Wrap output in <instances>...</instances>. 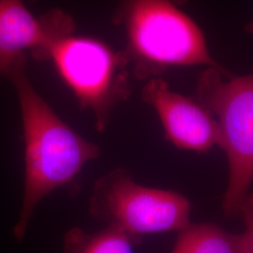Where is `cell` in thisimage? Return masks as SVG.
<instances>
[{
	"label": "cell",
	"mask_w": 253,
	"mask_h": 253,
	"mask_svg": "<svg viewBox=\"0 0 253 253\" xmlns=\"http://www.w3.org/2000/svg\"><path fill=\"white\" fill-rule=\"evenodd\" d=\"M17 94L25 137V190L14 234L21 240L38 204L53 190L75 178L100 156V148L58 118L32 86L26 64L9 77Z\"/></svg>",
	"instance_id": "cell-1"
},
{
	"label": "cell",
	"mask_w": 253,
	"mask_h": 253,
	"mask_svg": "<svg viewBox=\"0 0 253 253\" xmlns=\"http://www.w3.org/2000/svg\"><path fill=\"white\" fill-rule=\"evenodd\" d=\"M189 0H121L118 21L127 39V62L139 79H152L171 67L204 65L233 76L208 50L205 36L181 6Z\"/></svg>",
	"instance_id": "cell-2"
},
{
	"label": "cell",
	"mask_w": 253,
	"mask_h": 253,
	"mask_svg": "<svg viewBox=\"0 0 253 253\" xmlns=\"http://www.w3.org/2000/svg\"><path fill=\"white\" fill-rule=\"evenodd\" d=\"M227 77L207 68L197 82L199 103L217 118L218 145L226 152L229 183L223 199L226 215L240 212L253 181V72Z\"/></svg>",
	"instance_id": "cell-3"
},
{
	"label": "cell",
	"mask_w": 253,
	"mask_h": 253,
	"mask_svg": "<svg viewBox=\"0 0 253 253\" xmlns=\"http://www.w3.org/2000/svg\"><path fill=\"white\" fill-rule=\"evenodd\" d=\"M49 58L82 108L94 113L97 129L104 131L112 108L129 94L126 55L98 40L68 33L54 40Z\"/></svg>",
	"instance_id": "cell-4"
},
{
	"label": "cell",
	"mask_w": 253,
	"mask_h": 253,
	"mask_svg": "<svg viewBox=\"0 0 253 253\" xmlns=\"http://www.w3.org/2000/svg\"><path fill=\"white\" fill-rule=\"evenodd\" d=\"M89 209L93 216L128 235L179 231L190 225V202L171 190L141 186L117 169L96 182Z\"/></svg>",
	"instance_id": "cell-5"
},
{
	"label": "cell",
	"mask_w": 253,
	"mask_h": 253,
	"mask_svg": "<svg viewBox=\"0 0 253 253\" xmlns=\"http://www.w3.org/2000/svg\"><path fill=\"white\" fill-rule=\"evenodd\" d=\"M72 28V20L62 12L37 18L24 0H0V76L9 78L25 65L28 51L37 59H49L54 40Z\"/></svg>",
	"instance_id": "cell-6"
},
{
	"label": "cell",
	"mask_w": 253,
	"mask_h": 253,
	"mask_svg": "<svg viewBox=\"0 0 253 253\" xmlns=\"http://www.w3.org/2000/svg\"><path fill=\"white\" fill-rule=\"evenodd\" d=\"M142 99L155 109L166 138L176 147L205 152L218 145L217 120L200 103L172 91L162 78L149 79Z\"/></svg>",
	"instance_id": "cell-7"
},
{
	"label": "cell",
	"mask_w": 253,
	"mask_h": 253,
	"mask_svg": "<svg viewBox=\"0 0 253 253\" xmlns=\"http://www.w3.org/2000/svg\"><path fill=\"white\" fill-rule=\"evenodd\" d=\"M172 253H243L240 235L212 224H197L179 232Z\"/></svg>",
	"instance_id": "cell-8"
},
{
	"label": "cell",
	"mask_w": 253,
	"mask_h": 253,
	"mask_svg": "<svg viewBox=\"0 0 253 253\" xmlns=\"http://www.w3.org/2000/svg\"><path fill=\"white\" fill-rule=\"evenodd\" d=\"M138 240L120 228L109 225L94 235L73 231L67 236V248L75 253H133V244Z\"/></svg>",
	"instance_id": "cell-9"
},
{
	"label": "cell",
	"mask_w": 253,
	"mask_h": 253,
	"mask_svg": "<svg viewBox=\"0 0 253 253\" xmlns=\"http://www.w3.org/2000/svg\"><path fill=\"white\" fill-rule=\"evenodd\" d=\"M240 212L245 221V232L239 235L242 253H253V195L246 198Z\"/></svg>",
	"instance_id": "cell-10"
},
{
	"label": "cell",
	"mask_w": 253,
	"mask_h": 253,
	"mask_svg": "<svg viewBox=\"0 0 253 253\" xmlns=\"http://www.w3.org/2000/svg\"><path fill=\"white\" fill-rule=\"evenodd\" d=\"M245 32H246L247 34L253 35V21L250 22L249 24L246 25V27H245Z\"/></svg>",
	"instance_id": "cell-11"
}]
</instances>
